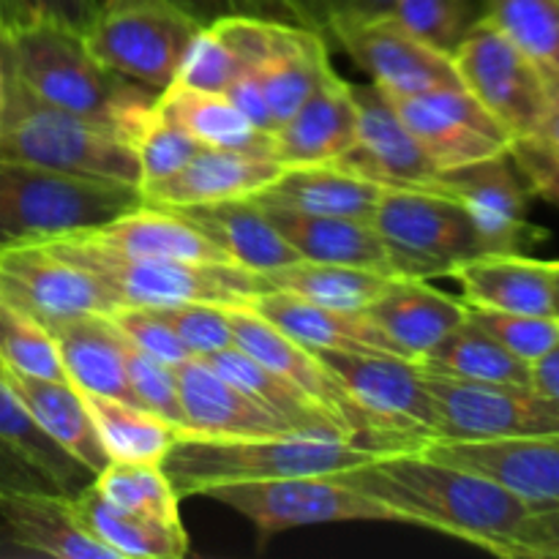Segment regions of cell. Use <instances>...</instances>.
<instances>
[{
	"instance_id": "ac0fdd59",
	"label": "cell",
	"mask_w": 559,
	"mask_h": 559,
	"mask_svg": "<svg viewBox=\"0 0 559 559\" xmlns=\"http://www.w3.org/2000/svg\"><path fill=\"white\" fill-rule=\"evenodd\" d=\"M358 109V136L338 167L374 180L382 189L442 191V169L426 156L413 131L399 118L391 98L377 85H353ZM445 194V191H442Z\"/></svg>"
},
{
	"instance_id": "003e7915",
	"label": "cell",
	"mask_w": 559,
	"mask_h": 559,
	"mask_svg": "<svg viewBox=\"0 0 559 559\" xmlns=\"http://www.w3.org/2000/svg\"><path fill=\"white\" fill-rule=\"evenodd\" d=\"M0 374H3V366H0Z\"/></svg>"
},
{
	"instance_id": "7dc6e473",
	"label": "cell",
	"mask_w": 559,
	"mask_h": 559,
	"mask_svg": "<svg viewBox=\"0 0 559 559\" xmlns=\"http://www.w3.org/2000/svg\"><path fill=\"white\" fill-rule=\"evenodd\" d=\"M123 336V333H120ZM126 353V374H129V388L134 393V402L147 413L158 415L162 420L173 424L183 437V409H180L178 377L175 366L142 353L140 347L123 336Z\"/></svg>"
},
{
	"instance_id": "f907efd6",
	"label": "cell",
	"mask_w": 559,
	"mask_h": 559,
	"mask_svg": "<svg viewBox=\"0 0 559 559\" xmlns=\"http://www.w3.org/2000/svg\"><path fill=\"white\" fill-rule=\"evenodd\" d=\"M107 317L134 347L153 355V358L164 360V364L178 366L186 358H191L189 349L178 338V333L151 306H115Z\"/></svg>"
},
{
	"instance_id": "7c38bea8",
	"label": "cell",
	"mask_w": 559,
	"mask_h": 559,
	"mask_svg": "<svg viewBox=\"0 0 559 559\" xmlns=\"http://www.w3.org/2000/svg\"><path fill=\"white\" fill-rule=\"evenodd\" d=\"M325 41H333L349 55L371 85L385 96H415V93L464 87L451 55L431 47L402 25L391 11L358 20H342L328 27Z\"/></svg>"
},
{
	"instance_id": "8fae6325",
	"label": "cell",
	"mask_w": 559,
	"mask_h": 559,
	"mask_svg": "<svg viewBox=\"0 0 559 559\" xmlns=\"http://www.w3.org/2000/svg\"><path fill=\"white\" fill-rule=\"evenodd\" d=\"M374 227L418 278L445 276L456 262L484 254L453 197L429 189H382Z\"/></svg>"
},
{
	"instance_id": "8d00e7d4",
	"label": "cell",
	"mask_w": 559,
	"mask_h": 559,
	"mask_svg": "<svg viewBox=\"0 0 559 559\" xmlns=\"http://www.w3.org/2000/svg\"><path fill=\"white\" fill-rule=\"evenodd\" d=\"M271 289L298 295L311 304L331 306L342 311H369L393 284L404 276L371 271V267L331 265V262L295 260L262 273Z\"/></svg>"
},
{
	"instance_id": "94428289",
	"label": "cell",
	"mask_w": 559,
	"mask_h": 559,
	"mask_svg": "<svg viewBox=\"0 0 559 559\" xmlns=\"http://www.w3.org/2000/svg\"><path fill=\"white\" fill-rule=\"evenodd\" d=\"M546 80H549V98H546V115L538 136L559 151V76H546Z\"/></svg>"
},
{
	"instance_id": "2e32d148",
	"label": "cell",
	"mask_w": 559,
	"mask_h": 559,
	"mask_svg": "<svg viewBox=\"0 0 559 559\" xmlns=\"http://www.w3.org/2000/svg\"><path fill=\"white\" fill-rule=\"evenodd\" d=\"M388 98L442 173L511 151V131L464 87Z\"/></svg>"
},
{
	"instance_id": "ab89813d",
	"label": "cell",
	"mask_w": 559,
	"mask_h": 559,
	"mask_svg": "<svg viewBox=\"0 0 559 559\" xmlns=\"http://www.w3.org/2000/svg\"><path fill=\"white\" fill-rule=\"evenodd\" d=\"M82 399L109 462L164 464L167 453L180 440V431L173 424L136 404L98 393H82Z\"/></svg>"
},
{
	"instance_id": "f35d334b",
	"label": "cell",
	"mask_w": 559,
	"mask_h": 559,
	"mask_svg": "<svg viewBox=\"0 0 559 559\" xmlns=\"http://www.w3.org/2000/svg\"><path fill=\"white\" fill-rule=\"evenodd\" d=\"M418 364L431 374L453 377V380L533 385V366L508 353L469 314L448 336H442Z\"/></svg>"
},
{
	"instance_id": "277c9868",
	"label": "cell",
	"mask_w": 559,
	"mask_h": 559,
	"mask_svg": "<svg viewBox=\"0 0 559 559\" xmlns=\"http://www.w3.org/2000/svg\"><path fill=\"white\" fill-rule=\"evenodd\" d=\"M0 162L140 189V162L123 136L96 120L38 102L11 76L9 107L0 126Z\"/></svg>"
},
{
	"instance_id": "cb8c5ba5",
	"label": "cell",
	"mask_w": 559,
	"mask_h": 559,
	"mask_svg": "<svg viewBox=\"0 0 559 559\" xmlns=\"http://www.w3.org/2000/svg\"><path fill=\"white\" fill-rule=\"evenodd\" d=\"M93 249L109 251L136 260H180V262H229L194 224L164 207L142 202L134 211H126L98 227L66 235ZM235 265V262H233Z\"/></svg>"
},
{
	"instance_id": "e575fe53",
	"label": "cell",
	"mask_w": 559,
	"mask_h": 559,
	"mask_svg": "<svg viewBox=\"0 0 559 559\" xmlns=\"http://www.w3.org/2000/svg\"><path fill=\"white\" fill-rule=\"evenodd\" d=\"M156 109L194 136L202 147L254 153L273 158V134L262 131L240 112L227 93L197 91L173 82L156 98Z\"/></svg>"
},
{
	"instance_id": "6f0895ef",
	"label": "cell",
	"mask_w": 559,
	"mask_h": 559,
	"mask_svg": "<svg viewBox=\"0 0 559 559\" xmlns=\"http://www.w3.org/2000/svg\"><path fill=\"white\" fill-rule=\"evenodd\" d=\"M14 495H63V491L36 464H31L0 440V497Z\"/></svg>"
},
{
	"instance_id": "7bdbcfd3",
	"label": "cell",
	"mask_w": 559,
	"mask_h": 559,
	"mask_svg": "<svg viewBox=\"0 0 559 559\" xmlns=\"http://www.w3.org/2000/svg\"><path fill=\"white\" fill-rule=\"evenodd\" d=\"M484 14L546 76H559V0H484Z\"/></svg>"
},
{
	"instance_id": "5bb4252c",
	"label": "cell",
	"mask_w": 559,
	"mask_h": 559,
	"mask_svg": "<svg viewBox=\"0 0 559 559\" xmlns=\"http://www.w3.org/2000/svg\"><path fill=\"white\" fill-rule=\"evenodd\" d=\"M322 364L374 418L420 445L440 440V413L418 360L393 353L314 349Z\"/></svg>"
},
{
	"instance_id": "4dcf8cb0",
	"label": "cell",
	"mask_w": 559,
	"mask_h": 559,
	"mask_svg": "<svg viewBox=\"0 0 559 559\" xmlns=\"http://www.w3.org/2000/svg\"><path fill=\"white\" fill-rule=\"evenodd\" d=\"M49 333L58 344L66 377L76 391L136 404L126 374L123 336L107 314L74 317L52 325Z\"/></svg>"
},
{
	"instance_id": "83f0119b",
	"label": "cell",
	"mask_w": 559,
	"mask_h": 559,
	"mask_svg": "<svg viewBox=\"0 0 559 559\" xmlns=\"http://www.w3.org/2000/svg\"><path fill=\"white\" fill-rule=\"evenodd\" d=\"M173 213L194 224L222 254H227L229 262L249 267L254 273H267L273 267L300 260L254 200H227L211 202V205L175 207Z\"/></svg>"
},
{
	"instance_id": "d590c367",
	"label": "cell",
	"mask_w": 559,
	"mask_h": 559,
	"mask_svg": "<svg viewBox=\"0 0 559 559\" xmlns=\"http://www.w3.org/2000/svg\"><path fill=\"white\" fill-rule=\"evenodd\" d=\"M69 506L76 522L118 559H180L189 555L183 524H162L120 511L104 500L93 484L69 497Z\"/></svg>"
},
{
	"instance_id": "11a10c76",
	"label": "cell",
	"mask_w": 559,
	"mask_h": 559,
	"mask_svg": "<svg viewBox=\"0 0 559 559\" xmlns=\"http://www.w3.org/2000/svg\"><path fill=\"white\" fill-rule=\"evenodd\" d=\"M393 0H293L295 22L322 36L331 25L358 16H374L391 11Z\"/></svg>"
},
{
	"instance_id": "816d5d0a",
	"label": "cell",
	"mask_w": 559,
	"mask_h": 559,
	"mask_svg": "<svg viewBox=\"0 0 559 559\" xmlns=\"http://www.w3.org/2000/svg\"><path fill=\"white\" fill-rule=\"evenodd\" d=\"M98 11V0H5L0 14V31L52 22L85 33Z\"/></svg>"
},
{
	"instance_id": "f1b7e54d",
	"label": "cell",
	"mask_w": 559,
	"mask_h": 559,
	"mask_svg": "<svg viewBox=\"0 0 559 559\" xmlns=\"http://www.w3.org/2000/svg\"><path fill=\"white\" fill-rule=\"evenodd\" d=\"M366 314L404 358L420 360L467 317V304L431 287L429 278L404 276Z\"/></svg>"
},
{
	"instance_id": "03108f58",
	"label": "cell",
	"mask_w": 559,
	"mask_h": 559,
	"mask_svg": "<svg viewBox=\"0 0 559 559\" xmlns=\"http://www.w3.org/2000/svg\"><path fill=\"white\" fill-rule=\"evenodd\" d=\"M3 3H5V0H0V14H3Z\"/></svg>"
},
{
	"instance_id": "9f6ffc18",
	"label": "cell",
	"mask_w": 559,
	"mask_h": 559,
	"mask_svg": "<svg viewBox=\"0 0 559 559\" xmlns=\"http://www.w3.org/2000/svg\"><path fill=\"white\" fill-rule=\"evenodd\" d=\"M173 3L194 16L202 27L224 16H267V20L295 22L284 0H173Z\"/></svg>"
},
{
	"instance_id": "6da1fadb",
	"label": "cell",
	"mask_w": 559,
	"mask_h": 559,
	"mask_svg": "<svg viewBox=\"0 0 559 559\" xmlns=\"http://www.w3.org/2000/svg\"><path fill=\"white\" fill-rule=\"evenodd\" d=\"M399 513V522L435 530L500 557L530 508L495 480L424 451L380 453L333 475Z\"/></svg>"
},
{
	"instance_id": "ffe728a7",
	"label": "cell",
	"mask_w": 559,
	"mask_h": 559,
	"mask_svg": "<svg viewBox=\"0 0 559 559\" xmlns=\"http://www.w3.org/2000/svg\"><path fill=\"white\" fill-rule=\"evenodd\" d=\"M358 136L353 82L331 69L317 91L273 131V162L282 167L333 164L353 151Z\"/></svg>"
},
{
	"instance_id": "6125c7cd",
	"label": "cell",
	"mask_w": 559,
	"mask_h": 559,
	"mask_svg": "<svg viewBox=\"0 0 559 559\" xmlns=\"http://www.w3.org/2000/svg\"><path fill=\"white\" fill-rule=\"evenodd\" d=\"M5 107H9V74H5L3 55H0V126H3Z\"/></svg>"
},
{
	"instance_id": "db71d44e",
	"label": "cell",
	"mask_w": 559,
	"mask_h": 559,
	"mask_svg": "<svg viewBox=\"0 0 559 559\" xmlns=\"http://www.w3.org/2000/svg\"><path fill=\"white\" fill-rule=\"evenodd\" d=\"M506 559H559V506L530 511L502 546Z\"/></svg>"
},
{
	"instance_id": "9c48e42d",
	"label": "cell",
	"mask_w": 559,
	"mask_h": 559,
	"mask_svg": "<svg viewBox=\"0 0 559 559\" xmlns=\"http://www.w3.org/2000/svg\"><path fill=\"white\" fill-rule=\"evenodd\" d=\"M205 500L218 502L254 524L262 544L278 533L338 522H399L393 508L342 484L333 475L246 480L207 489Z\"/></svg>"
},
{
	"instance_id": "3957f363",
	"label": "cell",
	"mask_w": 559,
	"mask_h": 559,
	"mask_svg": "<svg viewBox=\"0 0 559 559\" xmlns=\"http://www.w3.org/2000/svg\"><path fill=\"white\" fill-rule=\"evenodd\" d=\"M377 453L336 437H191L183 435L164 459L175 491L202 497L207 489L246 480L336 475L371 462Z\"/></svg>"
},
{
	"instance_id": "8992f818",
	"label": "cell",
	"mask_w": 559,
	"mask_h": 559,
	"mask_svg": "<svg viewBox=\"0 0 559 559\" xmlns=\"http://www.w3.org/2000/svg\"><path fill=\"white\" fill-rule=\"evenodd\" d=\"M41 246L87 267L120 306L216 304L233 309L249 306L257 295L271 289L262 273L233 262L136 260L93 249L76 238H55Z\"/></svg>"
},
{
	"instance_id": "ee69618b",
	"label": "cell",
	"mask_w": 559,
	"mask_h": 559,
	"mask_svg": "<svg viewBox=\"0 0 559 559\" xmlns=\"http://www.w3.org/2000/svg\"><path fill=\"white\" fill-rule=\"evenodd\" d=\"M0 366L16 374L69 382L47 325L0 298Z\"/></svg>"
},
{
	"instance_id": "e7e4bbea",
	"label": "cell",
	"mask_w": 559,
	"mask_h": 559,
	"mask_svg": "<svg viewBox=\"0 0 559 559\" xmlns=\"http://www.w3.org/2000/svg\"><path fill=\"white\" fill-rule=\"evenodd\" d=\"M284 3H287L289 5V11H293V0H284ZM295 16V14H293Z\"/></svg>"
},
{
	"instance_id": "484cf974",
	"label": "cell",
	"mask_w": 559,
	"mask_h": 559,
	"mask_svg": "<svg viewBox=\"0 0 559 559\" xmlns=\"http://www.w3.org/2000/svg\"><path fill=\"white\" fill-rule=\"evenodd\" d=\"M249 309L309 349L402 355L366 311L331 309V306L311 304L282 289H267L257 295Z\"/></svg>"
},
{
	"instance_id": "ba28073f",
	"label": "cell",
	"mask_w": 559,
	"mask_h": 559,
	"mask_svg": "<svg viewBox=\"0 0 559 559\" xmlns=\"http://www.w3.org/2000/svg\"><path fill=\"white\" fill-rule=\"evenodd\" d=\"M200 22L173 0H98L82 41L115 74L162 93L178 80Z\"/></svg>"
},
{
	"instance_id": "f6af8a7d",
	"label": "cell",
	"mask_w": 559,
	"mask_h": 559,
	"mask_svg": "<svg viewBox=\"0 0 559 559\" xmlns=\"http://www.w3.org/2000/svg\"><path fill=\"white\" fill-rule=\"evenodd\" d=\"M131 147H134L136 162H140L142 189V186L169 178L180 167H186L202 145L194 136L186 134L180 126H175L173 120L164 118L156 109V104H153V109L142 118L140 129L131 136Z\"/></svg>"
},
{
	"instance_id": "f5cc1de1",
	"label": "cell",
	"mask_w": 559,
	"mask_h": 559,
	"mask_svg": "<svg viewBox=\"0 0 559 559\" xmlns=\"http://www.w3.org/2000/svg\"><path fill=\"white\" fill-rule=\"evenodd\" d=\"M508 156L513 158L522 173L530 194L544 197L546 202L559 207V151L544 136H519L511 142Z\"/></svg>"
},
{
	"instance_id": "52a82bcc",
	"label": "cell",
	"mask_w": 559,
	"mask_h": 559,
	"mask_svg": "<svg viewBox=\"0 0 559 559\" xmlns=\"http://www.w3.org/2000/svg\"><path fill=\"white\" fill-rule=\"evenodd\" d=\"M229 328H233L235 344L240 349L276 371L278 377L298 388L309 402H314L333 424L342 429L353 445L366 448L371 453H402V451H424L420 442L402 431L391 429L380 418L369 413L353 393L344 388V382L322 364L314 349L304 347L287 333L278 331L267 320L249 309V306H233L227 309Z\"/></svg>"
},
{
	"instance_id": "4316f807",
	"label": "cell",
	"mask_w": 559,
	"mask_h": 559,
	"mask_svg": "<svg viewBox=\"0 0 559 559\" xmlns=\"http://www.w3.org/2000/svg\"><path fill=\"white\" fill-rule=\"evenodd\" d=\"M380 197L382 186H377L374 180L360 178L338 164H309V167H284L271 186L249 200L262 207L371 222Z\"/></svg>"
},
{
	"instance_id": "836d02e7",
	"label": "cell",
	"mask_w": 559,
	"mask_h": 559,
	"mask_svg": "<svg viewBox=\"0 0 559 559\" xmlns=\"http://www.w3.org/2000/svg\"><path fill=\"white\" fill-rule=\"evenodd\" d=\"M3 380L20 396L33 420L47 431L49 440L58 442L66 453L85 464L93 475L107 467L109 456L98 440L85 399L71 382L41 380V377L16 374L9 369H3Z\"/></svg>"
},
{
	"instance_id": "f546056e",
	"label": "cell",
	"mask_w": 559,
	"mask_h": 559,
	"mask_svg": "<svg viewBox=\"0 0 559 559\" xmlns=\"http://www.w3.org/2000/svg\"><path fill=\"white\" fill-rule=\"evenodd\" d=\"M267 16H224L197 33L178 71L180 85L224 93L243 71L257 69L271 47Z\"/></svg>"
},
{
	"instance_id": "d6a6232c",
	"label": "cell",
	"mask_w": 559,
	"mask_h": 559,
	"mask_svg": "<svg viewBox=\"0 0 559 559\" xmlns=\"http://www.w3.org/2000/svg\"><path fill=\"white\" fill-rule=\"evenodd\" d=\"M331 69L325 36L295 22H273L271 47L254 71L276 129L317 91Z\"/></svg>"
},
{
	"instance_id": "be15d7a7",
	"label": "cell",
	"mask_w": 559,
	"mask_h": 559,
	"mask_svg": "<svg viewBox=\"0 0 559 559\" xmlns=\"http://www.w3.org/2000/svg\"><path fill=\"white\" fill-rule=\"evenodd\" d=\"M551 314L559 320V260L551 262Z\"/></svg>"
},
{
	"instance_id": "9a60e30c",
	"label": "cell",
	"mask_w": 559,
	"mask_h": 559,
	"mask_svg": "<svg viewBox=\"0 0 559 559\" xmlns=\"http://www.w3.org/2000/svg\"><path fill=\"white\" fill-rule=\"evenodd\" d=\"M0 298L47 328L120 306L87 267L41 243L0 249Z\"/></svg>"
},
{
	"instance_id": "7a4b0ae2",
	"label": "cell",
	"mask_w": 559,
	"mask_h": 559,
	"mask_svg": "<svg viewBox=\"0 0 559 559\" xmlns=\"http://www.w3.org/2000/svg\"><path fill=\"white\" fill-rule=\"evenodd\" d=\"M0 55L22 91L49 107L107 126L129 145L158 98L151 87L98 63L82 33L52 22L0 31Z\"/></svg>"
},
{
	"instance_id": "681fc988",
	"label": "cell",
	"mask_w": 559,
	"mask_h": 559,
	"mask_svg": "<svg viewBox=\"0 0 559 559\" xmlns=\"http://www.w3.org/2000/svg\"><path fill=\"white\" fill-rule=\"evenodd\" d=\"M178 333L191 358H211L222 349L235 347L233 328L224 306L216 304H173L151 306Z\"/></svg>"
},
{
	"instance_id": "603a6c76",
	"label": "cell",
	"mask_w": 559,
	"mask_h": 559,
	"mask_svg": "<svg viewBox=\"0 0 559 559\" xmlns=\"http://www.w3.org/2000/svg\"><path fill=\"white\" fill-rule=\"evenodd\" d=\"M262 211L300 260L413 276L402 257L385 243L374 222L347 216H311V213L282 211V207H262Z\"/></svg>"
},
{
	"instance_id": "44dd1931",
	"label": "cell",
	"mask_w": 559,
	"mask_h": 559,
	"mask_svg": "<svg viewBox=\"0 0 559 559\" xmlns=\"http://www.w3.org/2000/svg\"><path fill=\"white\" fill-rule=\"evenodd\" d=\"M282 164L254 153L200 147L186 167L169 178L142 186V202L153 207H191L211 202L249 200L282 173Z\"/></svg>"
},
{
	"instance_id": "7402d4cb",
	"label": "cell",
	"mask_w": 559,
	"mask_h": 559,
	"mask_svg": "<svg viewBox=\"0 0 559 559\" xmlns=\"http://www.w3.org/2000/svg\"><path fill=\"white\" fill-rule=\"evenodd\" d=\"M183 409V435L191 437H271L298 435L284 420L235 388L205 358L175 366Z\"/></svg>"
},
{
	"instance_id": "30bf717a",
	"label": "cell",
	"mask_w": 559,
	"mask_h": 559,
	"mask_svg": "<svg viewBox=\"0 0 559 559\" xmlns=\"http://www.w3.org/2000/svg\"><path fill=\"white\" fill-rule=\"evenodd\" d=\"M464 91L473 93L513 140L538 136L549 98V80L486 14L469 25L451 52Z\"/></svg>"
},
{
	"instance_id": "5b68a950",
	"label": "cell",
	"mask_w": 559,
	"mask_h": 559,
	"mask_svg": "<svg viewBox=\"0 0 559 559\" xmlns=\"http://www.w3.org/2000/svg\"><path fill=\"white\" fill-rule=\"evenodd\" d=\"M140 205L136 186L0 162V249L66 238Z\"/></svg>"
},
{
	"instance_id": "1f68e13d",
	"label": "cell",
	"mask_w": 559,
	"mask_h": 559,
	"mask_svg": "<svg viewBox=\"0 0 559 559\" xmlns=\"http://www.w3.org/2000/svg\"><path fill=\"white\" fill-rule=\"evenodd\" d=\"M3 533L16 549L55 559H118L71 513L63 495L0 497Z\"/></svg>"
},
{
	"instance_id": "60d3db41",
	"label": "cell",
	"mask_w": 559,
	"mask_h": 559,
	"mask_svg": "<svg viewBox=\"0 0 559 559\" xmlns=\"http://www.w3.org/2000/svg\"><path fill=\"white\" fill-rule=\"evenodd\" d=\"M0 440L14 448L31 464H36L66 497H74L76 491L91 486L96 478L85 464H80L58 442L49 440L47 431L33 420V415L27 413L20 396L11 391L3 374H0Z\"/></svg>"
},
{
	"instance_id": "bcb514c9",
	"label": "cell",
	"mask_w": 559,
	"mask_h": 559,
	"mask_svg": "<svg viewBox=\"0 0 559 559\" xmlns=\"http://www.w3.org/2000/svg\"><path fill=\"white\" fill-rule=\"evenodd\" d=\"M467 314L497 338L508 353L524 364H538L546 353L559 344V320L551 314H519V311H495L467 306Z\"/></svg>"
},
{
	"instance_id": "d6986e66",
	"label": "cell",
	"mask_w": 559,
	"mask_h": 559,
	"mask_svg": "<svg viewBox=\"0 0 559 559\" xmlns=\"http://www.w3.org/2000/svg\"><path fill=\"white\" fill-rule=\"evenodd\" d=\"M424 453L495 480L530 511L559 506V435L478 442L431 440Z\"/></svg>"
},
{
	"instance_id": "4fadbf2b",
	"label": "cell",
	"mask_w": 559,
	"mask_h": 559,
	"mask_svg": "<svg viewBox=\"0 0 559 559\" xmlns=\"http://www.w3.org/2000/svg\"><path fill=\"white\" fill-rule=\"evenodd\" d=\"M440 413V440H516L559 435V404L533 385L467 382L426 371Z\"/></svg>"
},
{
	"instance_id": "74e56055",
	"label": "cell",
	"mask_w": 559,
	"mask_h": 559,
	"mask_svg": "<svg viewBox=\"0 0 559 559\" xmlns=\"http://www.w3.org/2000/svg\"><path fill=\"white\" fill-rule=\"evenodd\" d=\"M213 369L222 377H227L235 388L246 393V396L254 399L260 407H265L267 413L276 415L278 420L295 429L298 435H314V437H336V440H347L342 435L336 424L317 407L314 402L304 396L295 385H289L284 377H278L276 371L267 369L265 364H260L257 358H251L246 349H240L238 344L229 349L205 358ZM349 442V440H347Z\"/></svg>"
},
{
	"instance_id": "91938a15",
	"label": "cell",
	"mask_w": 559,
	"mask_h": 559,
	"mask_svg": "<svg viewBox=\"0 0 559 559\" xmlns=\"http://www.w3.org/2000/svg\"><path fill=\"white\" fill-rule=\"evenodd\" d=\"M533 388L559 404V344L533 364Z\"/></svg>"
},
{
	"instance_id": "c3c4849f",
	"label": "cell",
	"mask_w": 559,
	"mask_h": 559,
	"mask_svg": "<svg viewBox=\"0 0 559 559\" xmlns=\"http://www.w3.org/2000/svg\"><path fill=\"white\" fill-rule=\"evenodd\" d=\"M391 14L415 36L448 55L478 20L469 0H393Z\"/></svg>"
},
{
	"instance_id": "680465c9",
	"label": "cell",
	"mask_w": 559,
	"mask_h": 559,
	"mask_svg": "<svg viewBox=\"0 0 559 559\" xmlns=\"http://www.w3.org/2000/svg\"><path fill=\"white\" fill-rule=\"evenodd\" d=\"M224 93L233 98L235 107H238L240 112H243L246 118L257 126V129L271 131V134L276 131L271 107H267L265 91H262V82H260V76H257L254 69L243 71V74H240L238 80H235Z\"/></svg>"
},
{
	"instance_id": "d4e9b609",
	"label": "cell",
	"mask_w": 559,
	"mask_h": 559,
	"mask_svg": "<svg viewBox=\"0 0 559 559\" xmlns=\"http://www.w3.org/2000/svg\"><path fill=\"white\" fill-rule=\"evenodd\" d=\"M445 278L462 289V300L475 309L551 314V262L524 251H484L456 262ZM555 317V314H551Z\"/></svg>"
},
{
	"instance_id": "b9f144b4",
	"label": "cell",
	"mask_w": 559,
	"mask_h": 559,
	"mask_svg": "<svg viewBox=\"0 0 559 559\" xmlns=\"http://www.w3.org/2000/svg\"><path fill=\"white\" fill-rule=\"evenodd\" d=\"M93 486L104 500L112 502L120 511L162 524H183L180 522V495L175 491L169 475L164 473V464L109 462L93 478Z\"/></svg>"
},
{
	"instance_id": "e0dca14e",
	"label": "cell",
	"mask_w": 559,
	"mask_h": 559,
	"mask_svg": "<svg viewBox=\"0 0 559 559\" xmlns=\"http://www.w3.org/2000/svg\"><path fill=\"white\" fill-rule=\"evenodd\" d=\"M442 191L467 213L484 251H524L546 238L530 222V189L508 153L442 173Z\"/></svg>"
}]
</instances>
